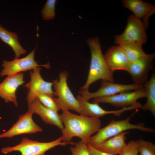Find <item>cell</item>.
I'll list each match as a JSON object with an SVG mask.
<instances>
[{"mask_svg": "<svg viewBox=\"0 0 155 155\" xmlns=\"http://www.w3.org/2000/svg\"><path fill=\"white\" fill-rule=\"evenodd\" d=\"M37 98L41 104L44 107L58 112L61 109L56 99V98L46 94H38Z\"/></svg>", "mask_w": 155, "mask_h": 155, "instance_id": "22", "label": "cell"}, {"mask_svg": "<svg viewBox=\"0 0 155 155\" xmlns=\"http://www.w3.org/2000/svg\"><path fill=\"white\" fill-rule=\"evenodd\" d=\"M143 97H146L144 87L133 91L124 92L111 96L94 98L92 102L107 103L123 108L135 104L138 99Z\"/></svg>", "mask_w": 155, "mask_h": 155, "instance_id": "11", "label": "cell"}, {"mask_svg": "<svg viewBox=\"0 0 155 155\" xmlns=\"http://www.w3.org/2000/svg\"><path fill=\"white\" fill-rule=\"evenodd\" d=\"M104 55L108 67L113 72L118 70L126 71L130 63L123 49L119 45L111 47Z\"/></svg>", "mask_w": 155, "mask_h": 155, "instance_id": "16", "label": "cell"}, {"mask_svg": "<svg viewBox=\"0 0 155 155\" xmlns=\"http://www.w3.org/2000/svg\"><path fill=\"white\" fill-rule=\"evenodd\" d=\"M80 109V115L87 117L100 118L106 115L113 114L119 117L124 112L131 110L130 106L117 110L107 111L101 108L98 103H90L80 95L77 96Z\"/></svg>", "mask_w": 155, "mask_h": 155, "instance_id": "15", "label": "cell"}, {"mask_svg": "<svg viewBox=\"0 0 155 155\" xmlns=\"http://www.w3.org/2000/svg\"><path fill=\"white\" fill-rule=\"evenodd\" d=\"M33 114L28 109L25 113L20 115L16 122L8 130L0 134V138H11L24 134H32L43 131L32 119Z\"/></svg>", "mask_w": 155, "mask_h": 155, "instance_id": "12", "label": "cell"}, {"mask_svg": "<svg viewBox=\"0 0 155 155\" xmlns=\"http://www.w3.org/2000/svg\"><path fill=\"white\" fill-rule=\"evenodd\" d=\"M146 30L141 20L133 15H130L123 33L115 36V43L118 45L127 44L142 47L147 40Z\"/></svg>", "mask_w": 155, "mask_h": 155, "instance_id": "5", "label": "cell"}, {"mask_svg": "<svg viewBox=\"0 0 155 155\" xmlns=\"http://www.w3.org/2000/svg\"><path fill=\"white\" fill-rule=\"evenodd\" d=\"M119 45L123 49L130 63L140 59L146 54L143 50L142 46L127 44Z\"/></svg>", "mask_w": 155, "mask_h": 155, "instance_id": "21", "label": "cell"}, {"mask_svg": "<svg viewBox=\"0 0 155 155\" xmlns=\"http://www.w3.org/2000/svg\"><path fill=\"white\" fill-rule=\"evenodd\" d=\"M87 43L91 54L90 68L86 81L80 90H88L90 85L99 80L114 82V72L109 69L106 63L98 38H90Z\"/></svg>", "mask_w": 155, "mask_h": 155, "instance_id": "2", "label": "cell"}, {"mask_svg": "<svg viewBox=\"0 0 155 155\" xmlns=\"http://www.w3.org/2000/svg\"><path fill=\"white\" fill-rule=\"evenodd\" d=\"M41 69L40 67L39 66L30 71V80L24 86L28 90L26 96L28 105L37 98V95L38 94H46L53 97L56 96L52 89L53 82L44 80L40 74Z\"/></svg>", "mask_w": 155, "mask_h": 155, "instance_id": "9", "label": "cell"}, {"mask_svg": "<svg viewBox=\"0 0 155 155\" xmlns=\"http://www.w3.org/2000/svg\"><path fill=\"white\" fill-rule=\"evenodd\" d=\"M61 136L55 140L49 142H40L24 137L18 144L13 146L3 148L2 154L6 155L14 151L20 152L21 155H45V152L58 146H65L67 144L73 145L75 142H63Z\"/></svg>", "mask_w": 155, "mask_h": 155, "instance_id": "4", "label": "cell"}, {"mask_svg": "<svg viewBox=\"0 0 155 155\" xmlns=\"http://www.w3.org/2000/svg\"><path fill=\"white\" fill-rule=\"evenodd\" d=\"M140 155H143L141 154H140Z\"/></svg>", "mask_w": 155, "mask_h": 155, "instance_id": "28", "label": "cell"}, {"mask_svg": "<svg viewBox=\"0 0 155 155\" xmlns=\"http://www.w3.org/2000/svg\"><path fill=\"white\" fill-rule=\"evenodd\" d=\"M143 87V86H139L134 84H123L101 80L100 87L96 92H90L88 90H80L78 92L84 99L89 101L92 98L108 97L123 92L139 90Z\"/></svg>", "mask_w": 155, "mask_h": 155, "instance_id": "7", "label": "cell"}, {"mask_svg": "<svg viewBox=\"0 0 155 155\" xmlns=\"http://www.w3.org/2000/svg\"><path fill=\"white\" fill-rule=\"evenodd\" d=\"M0 38L12 48L15 54V58H18L21 55L26 53V51L21 46L17 34L8 31L0 24Z\"/></svg>", "mask_w": 155, "mask_h": 155, "instance_id": "19", "label": "cell"}, {"mask_svg": "<svg viewBox=\"0 0 155 155\" xmlns=\"http://www.w3.org/2000/svg\"><path fill=\"white\" fill-rule=\"evenodd\" d=\"M137 111L138 109H136L130 116L122 120H112L107 125L100 128L96 134L92 136L87 144L94 147L111 137L130 129H137L154 133L155 131L153 128L145 127L144 124L142 123L137 124H133L130 123L131 118Z\"/></svg>", "mask_w": 155, "mask_h": 155, "instance_id": "3", "label": "cell"}, {"mask_svg": "<svg viewBox=\"0 0 155 155\" xmlns=\"http://www.w3.org/2000/svg\"><path fill=\"white\" fill-rule=\"evenodd\" d=\"M124 7L131 11L135 17L142 22L146 30L149 24V19L155 13V6L141 0H123Z\"/></svg>", "mask_w": 155, "mask_h": 155, "instance_id": "14", "label": "cell"}, {"mask_svg": "<svg viewBox=\"0 0 155 155\" xmlns=\"http://www.w3.org/2000/svg\"><path fill=\"white\" fill-rule=\"evenodd\" d=\"M154 53L147 54L131 62L126 71L131 75L134 84L143 86L148 81V74L153 67Z\"/></svg>", "mask_w": 155, "mask_h": 155, "instance_id": "10", "label": "cell"}, {"mask_svg": "<svg viewBox=\"0 0 155 155\" xmlns=\"http://www.w3.org/2000/svg\"><path fill=\"white\" fill-rule=\"evenodd\" d=\"M36 48L34 49L25 57L19 59L15 58L11 61H3L1 65L3 69L0 73L1 76H7L15 74L31 69L33 70L38 67L41 66L47 69L49 68V62L45 64L39 65L35 61L34 57Z\"/></svg>", "mask_w": 155, "mask_h": 155, "instance_id": "8", "label": "cell"}, {"mask_svg": "<svg viewBox=\"0 0 155 155\" xmlns=\"http://www.w3.org/2000/svg\"><path fill=\"white\" fill-rule=\"evenodd\" d=\"M74 147H71L70 150L72 155H90L87 147V144L81 140L75 142Z\"/></svg>", "mask_w": 155, "mask_h": 155, "instance_id": "25", "label": "cell"}, {"mask_svg": "<svg viewBox=\"0 0 155 155\" xmlns=\"http://www.w3.org/2000/svg\"><path fill=\"white\" fill-rule=\"evenodd\" d=\"M24 74L22 73L8 76L0 83V97L6 103L11 102L16 106L18 105L16 92L18 87L23 84Z\"/></svg>", "mask_w": 155, "mask_h": 155, "instance_id": "13", "label": "cell"}, {"mask_svg": "<svg viewBox=\"0 0 155 155\" xmlns=\"http://www.w3.org/2000/svg\"><path fill=\"white\" fill-rule=\"evenodd\" d=\"M28 106V109L33 114L39 115L46 124L55 125L61 129L63 128L60 115L58 112L44 107L37 98Z\"/></svg>", "mask_w": 155, "mask_h": 155, "instance_id": "17", "label": "cell"}, {"mask_svg": "<svg viewBox=\"0 0 155 155\" xmlns=\"http://www.w3.org/2000/svg\"><path fill=\"white\" fill-rule=\"evenodd\" d=\"M139 152L137 140L129 141L119 155H138Z\"/></svg>", "mask_w": 155, "mask_h": 155, "instance_id": "26", "label": "cell"}, {"mask_svg": "<svg viewBox=\"0 0 155 155\" xmlns=\"http://www.w3.org/2000/svg\"><path fill=\"white\" fill-rule=\"evenodd\" d=\"M129 132L124 131L111 137L98 145L96 149L114 155L119 154L126 146V136Z\"/></svg>", "mask_w": 155, "mask_h": 155, "instance_id": "18", "label": "cell"}, {"mask_svg": "<svg viewBox=\"0 0 155 155\" xmlns=\"http://www.w3.org/2000/svg\"><path fill=\"white\" fill-rule=\"evenodd\" d=\"M62 111L60 116L64 126L61 129L63 142H71L73 137H77L87 144L92 135L101 128L100 118L77 115L67 110Z\"/></svg>", "mask_w": 155, "mask_h": 155, "instance_id": "1", "label": "cell"}, {"mask_svg": "<svg viewBox=\"0 0 155 155\" xmlns=\"http://www.w3.org/2000/svg\"><path fill=\"white\" fill-rule=\"evenodd\" d=\"M68 73L63 71L60 73L59 80L53 81L54 87L56 100L62 110H71L80 113L79 104L70 90L67 82Z\"/></svg>", "mask_w": 155, "mask_h": 155, "instance_id": "6", "label": "cell"}, {"mask_svg": "<svg viewBox=\"0 0 155 155\" xmlns=\"http://www.w3.org/2000/svg\"><path fill=\"white\" fill-rule=\"evenodd\" d=\"M87 145L90 155H114L100 150L90 144H87Z\"/></svg>", "mask_w": 155, "mask_h": 155, "instance_id": "27", "label": "cell"}, {"mask_svg": "<svg viewBox=\"0 0 155 155\" xmlns=\"http://www.w3.org/2000/svg\"><path fill=\"white\" fill-rule=\"evenodd\" d=\"M147 101L142 109L150 111L155 117V73L153 71L150 80L144 85Z\"/></svg>", "mask_w": 155, "mask_h": 155, "instance_id": "20", "label": "cell"}, {"mask_svg": "<svg viewBox=\"0 0 155 155\" xmlns=\"http://www.w3.org/2000/svg\"><path fill=\"white\" fill-rule=\"evenodd\" d=\"M139 152L143 155H155V145L152 142L142 139L137 140Z\"/></svg>", "mask_w": 155, "mask_h": 155, "instance_id": "24", "label": "cell"}, {"mask_svg": "<svg viewBox=\"0 0 155 155\" xmlns=\"http://www.w3.org/2000/svg\"><path fill=\"white\" fill-rule=\"evenodd\" d=\"M55 0H48L41 11L42 19L44 20H52L55 16Z\"/></svg>", "mask_w": 155, "mask_h": 155, "instance_id": "23", "label": "cell"}]
</instances>
